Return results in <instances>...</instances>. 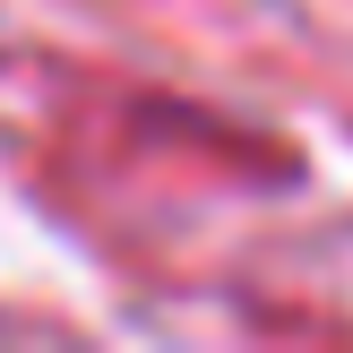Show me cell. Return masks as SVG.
Instances as JSON below:
<instances>
[]
</instances>
